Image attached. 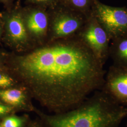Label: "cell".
<instances>
[{
	"mask_svg": "<svg viewBox=\"0 0 127 127\" xmlns=\"http://www.w3.org/2000/svg\"><path fill=\"white\" fill-rule=\"evenodd\" d=\"M25 127H41L38 120L37 121H31L29 122Z\"/></svg>",
	"mask_w": 127,
	"mask_h": 127,
	"instance_id": "obj_18",
	"label": "cell"
},
{
	"mask_svg": "<svg viewBox=\"0 0 127 127\" xmlns=\"http://www.w3.org/2000/svg\"><path fill=\"white\" fill-rule=\"evenodd\" d=\"M0 127H2V126L1 125V124H0Z\"/></svg>",
	"mask_w": 127,
	"mask_h": 127,
	"instance_id": "obj_20",
	"label": "cell"
},
{
	"mask_svg": "<svg viewBox=\"0 0 127 127\" xmlns=\"http://www.w3.org/2000/svg\"><path fill=\"white\" fill-rule=\"evenodd\" d=\"M6 52L4 50H0V68L2 67L3 66Z\"/></svg>",
	"mask_w": 127,
	"mask_h": 127,
	"instance_id": "obj_17",
	"label": "cell"
},
{
	"mask_svg": "<svg viewBox=\"0 0 127 127\" xmlns=\"http://www.w3.org/2000/svg\"><path fill=\"white\" fill-rule=\"evenodd\" d=\"M101 90L119 104L127 105V68L111 65Z\"/></svg>",
	"mask_w": 127,
	"mask_h": 127,
	"instance_id": "obj_8",
	"label": "cell"
},
{
	"mask_svg": "<svg viewBox=\"0 0 127 127\" xmlns=\"http://www.w3.org/2000/svg\"><path fill=\"white\" fill-rule=\"evenodd\" d=\"M27 91L20 85L0 90V101L13 108L16 111L31 112L35 106Z\"/></svg>",
	"mask_w": 127,
	"mask_h": 127,
	"instance_id": "obj_9",
	"label": "cell"
},
{
	"mask_svg": "<svg viewBox=\"0 0 127 127\" xmlns=\"http://www.w3.org/2000/svg\"><path fill=\"white\" fill-rule=\"evenodd\" d=\"M41 127H119L127 108L104 91H95L81 104L68 111L46 114L35 107Z\"/></svg>",
	"mask_w": 127,
	"mask_h": 127,
	"instance_id": "obj_2",
	"label": "cell"
},
{
	"mask_svg": "<svg viewBox=\"0 0 127 127\" xmlns=\"http://www.w3.org/2000/svg\"><path fill=\"white\" fill-rule=\"evenodd\" d=\"M91 14L111 40L127 35V7H115L95 0Z\"/></svg>",
	"mask_w": 127,
	"mask_h": 127,
	"instance_id": "obj_5",
	"label": "cell"
},
{
	"mask_svg": "<svg viewBox=\"0 0 127 127\" xmlns=\"http://www.w3.org/2000/svg\"><path fill=\"white\" fill-rule=\"evenodd\" d=\"M62 0H27L28 5L41 6L47 9L53 8L61 3Z\"/></svg>",
	"mask_w": 127,
	"mask_h": 127,
	"instance_id": "obj_14",
	"label": "cell"
},
{
	"mask_svg": "<svg viewBox=\"0 0 127 127\" xmlns=\"http://www.w3.org/2000/svg\"><path fill=\"white\" fill-rule=\"evenodd\" d=\"M16 112L12 107L5 104L0 101V118H4L5 116L13 114Z\"/></svg>",
	"mask_w": 127,
	"mask_h": 127,
	"instance_id": "obj_15",
	"label": "cell"
},
{
	"mask_svg": "<svg viewBox=\"0 0 127 127\" xmlns=\"http://www.w3.org/2000/svg\"><path fill=\"white\" fill-rule=\"evenodd\" d=\"M77 35L104 65L109 57L111 40L107 32L91 14Z\"/></svg>",
	"mask_w": 127,
	"mask_h": 127,
	"instance_id": "obj_6",
	"label": "cell"
},
{
	"mask_svg": "<svg viewBox=\"0 0 127 127\" xmlns=\"http://www.w3.org/2000/svg\"><path fill=\"white\" fill-rule=\"evenodd\" d=\"M94 1L95 0H62L61 3L88 17L91 14Z\"/></svg>",
	"mask_w": 127,
	"mask_h": 127,
	"instance_id": "obj_11",
	"label": "cell"
},
{
	"mask_svg": "<svg viewBox=\"0 0 127 127\" xmlns=\"http://www.w3.org/2000/svg\"><path fill=\"white\" fill-rule=\"evenodd\" d=\"M22 8L19 2L9 9L0 12L3 26L2 41L13 51H20L30 47V38L25 25Z\"/></svg>",
	"mask_w": 127,
	"mask_h": 127,
	"instance_id": "obj_3",
	"label": "cell"
},
{
	"mask_svg": "<svg viewBox=\"0 0 127 127\" xmlns=\"http://www.w3.org/2000/svg\"><path fill=\"white\" fill-rule=\"evenodd\" d=\"M3 67L32 98L53 114L73 109L101 90L106 73L78 35L7 52Z\"/></svg>",
	"mask_w": 127,
	"mask_h": 127,
	"instance_id": "obj_1",
	"label": "cell"
},
{
	"mask_svg": "<svg viewBox=\"0 0 127 127\" xmlns=\"http://www.w3.org/2000/svg\"><path fill=\"white\" fill-rule=\"evenodd\" d=\"M15 0H0V2L4 5L6 9H10L14 5L13 2Z\"/></svg>",
	"mask_w": 127,
	"mask_h": 127,
	"instance_id": "obj_16",
	"label": "cell"
},
{
	"mask_svg": "<svg viewBox=\"0 0 127 127\" xmlns=\"http://www.w3.org/2000/svg\"><path fill=\"white\" fill-rule=\"evenodd\" d=\"M109 55L113 61V65L127 68V35L112 40Z\"/></svg>",
	"mask_w": 127,
	"mask_h": 127,
	"instance_id": "obj_10",
	"label": "cell"
},
{
	"mask_svg": "<svg viewBox=\"0 0 127 127\" xmlns=\"http://www.w3.org/2000/svg\"><path fill=\"white\" fill-rule=\"evenodd\" d=\"M3 33V22L1 19L0 17V44L1 42L2 41V36Z\"/></svg>",
	"mask_w": 127,
	"mask_h": 127,
	"instance_id": "obj_19",
	"label": "cell"
},
{
	"mask_svg": "<svg viewBox=\"0 0 127 127\" xmlns=\"http://www.w3.org/2000/svg\"><path fill=\"white\" fill-rule=\"evenodd\" d=\"M18 85V82L3 67L0 68V90Z\"/></svg>",
	"mask_w": 127,
	"mask_h": 127,
	"instance_id": "obj_13",
	"label": "cell"
},
{
	"mask_svg": "<svg viewBox=\"0 0 127 127\" xmlns=\"http://www.w3.org/2000/svg\"><path fill=\"white\" fill-rule=\"evenodd\" d=\"M50 23L51 40L77 35L86 22L83 14L59 3L48 9Z\"/></svg>",
	"mask_w": 127,
	"mask_h": 127,
	"instance_id": "obj_4",
	"label": "cell"
},
{
	"mask_svg": "<svg viewBox=\"0 0 127 127\" xmlns=\"http://www.w3.org/2000/svg\"><path fill=\"white\" fill-rule=\"evenodd\" d=\"M25 25L30 40L42 42L47 35L50 15L45 8L28 5L22 8Z\"/></svg>",
	"mask_w": 127,
	"mask_h": 127,
	"instance_id": "obj_7",
	"label": "cell"
},
{
	"mask_svg": "<svg viewBox=\"0 0 127 127\" xmlns=\"http://www.w3.org/2000/svg\"><path fill=\"white\" fill-rule=\"evenodd\" d=\"M30 120L27 114L19 116L12 114L3 118L0 124L2 127H25Z\"/></svg>",
	"mask_w": 127,
	"mask_h": 127,
	"instance_id": "obj_12",
	"label": "cell"
}]
</instances>
